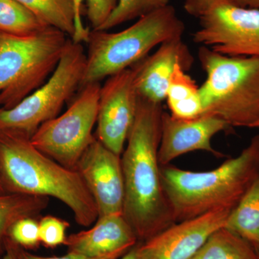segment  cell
Listing matches in <instances>:
<instances>
[{
	"mask_svg": "<svg viewBox=\"0 0 259 259\" xmlns=\"http://www.w3.org/2000/svg\"><path fill=\"white\" fill-rule=\"evenodd\" d=\"M185 8L199 20L195 44L231 57H259V9L227 0H185Z\"/></svg>",
	"mask_w": 259,
	"mask_h": 259,
	"instance_id": "ba28073f",
	"label": "cell"
},
{
	"mask_svg": "<svg viewBox=\"0 0 259 259\" xmlns=\"http://www.w3.org/2000/svg\"><path fill=\"white\" fill-rule=\"evenodd\" d=\"M162 104L140 98L137 115L121 155L125 185L123 216L139 243L175 224L162 187L158 153Z\"/></svg>",
	"mask_w": 259,
	"mask_h": 259,
	"instance_id": "6da1fadb",
	"label": "cell"
},
{
	"mask_svg": "<svg viewBox=\"0 0 259 259\" xmlns=\"http://www.w3.org/2000/svg\"><path fill=\"white\" fill-rule=\"evenodd\" d=\"M162 187L175 223L218 210L231 212L259 179V135L237 157L210 171L161 166Z\"/></svg>",
	"mask_w": 259,
	"mask_h": 259,
	"instance_id": "3957f363",
	"label": "cell"
},
{
	"mask_svg": "<svg viewBox=\"0 0 259 259\" xmlns=\"http://www.w3.org/2000/svg\"><path fill=\"white\" fill-rule=\"evenodd\" d=\"M74 1L75 15V31L71 40L77 44L88 42L90 37V29L85 28L81 20V5L87 2L88 5V18L91 24L93 30H98L101 28L112 12L117 7L119 0H73Z\"/></svg>",
	"mask_w": 259,
	"mask_h": 259,
	"instance_id": "7402d4cb",
	"label": "cell"
},
{
	"mask_svg": "<svg viewBox=\"0 0 259 259\" xmlns=\"http://www.w3.org/2000/svg\"><path fill=\"white\" fill-rule=\"evenodd\" d=\"M230 211L218 210L176 223L138 243L140 259H191L214 231L226 224Z\"/></svg>",
	"mask_w": 259,
	"mask_h": 259,
	"instance_id": "7c38bea8",
	"label": "cell"
},
{
	"mask_svg": "<svg viewBox=\"0 0 259 259\" xmlns=\"http://www.w3.org/2000/svg\"><path fill=\"white\" fill-rule=\"evenodd\" d=\"M198 57L207 76L199 87L202 116L259 129V57H231L204 47Z\"/></svg>",
	"mask_w": 259,
	"mask_h": 259,
	"instance_id": "277c9868",
	"label": "cell"
},
{
	"mask_svg": "<svg viewBox=\"0 0 259 259\" xmlns=\"http://www.w3.org/2000/svg\"><path fill=\"white\" fill-rule=\"evenodd\" d=\"M100 89V82L81 88L62 115L44 122L32 135V145L63 166L75 169L95 139L93 129L97 120Z\"/></svg>",
	"mask_w": 259,
	"mask_h": 259,
	"instance_id": "9c48e42d",
	"label": "cell"
},
{
	"mask_svg": "<svg viewBox=\"0 0 259 259\" xmlns=\"http://www.w3.org/2000/svg\"><path fill=\"white\" fill-rule=\"evenodd\" d=\"M93 196L99 217L123 214L125 185L121 156L95 138L80 158L76 168Z\"/></svg>",
	"mask_w": 259,
	"mask_h": 259,
	"instance_id": "8fae6325",
	"label": "cell"
},
{
	"mask_svg": "<svg viewBox=\"0 0 259 259\" xmlns=\"http://www.w3.org/2000/svg\"><path fill=\"white\" fill-rule=\"evenodd\" d=\"M49 198L28 194H0V255L5 252V240L10 228L22 218H36L47 208Z\"/></svg>",
	"mask_w": 259,
	"mask_h": 259,
	"instance_id": "e0dca14e",
	"label": "cell"
},
{
	"mask_svg": "<svg viewBox=\"0 0 259 259\" xmlns=\"http://www.w3.org/2000/svg\"><path fill=\"white\" fill-rule=\"evenodd\" d=\"M7 193L5 192L4 185H3V181H2L1 175H0V194Z\"/></svg>",
	"mask_w": 259,
	"mask_h": 259,
	"instance_id": "f546056e",
	"label": "cell"
},
{
	"mask_svg": "<svg viewBox=\"0 0 259 259\" xmlns=\"http://www.w3.org/2000/svg\"><path fill=\"white\" fill-rule=\"evenodd\" d=\"M49 28L17 0H0V31L11 35H33Z\"/></svg>",
	"mask_w": 259,
	"mask_h": 259,
	"instance_id": "44dd1931",
	"label": "cell"
},
{
	"mask_svg": "<svg viewBox=\"0 0 259 259\" xmlns=\"http://www.w3.org/2000/svg\"><path fill=\"white\" fill-rule=\"evenodd\" d=\"M171 115L184 120L197 118L202 115L199 87L180 65L174 70L166 93Z\"/></svg>",
	"mask_w": 259,
	"mask_h": 259,
	"instance_id": "2e32d148",
	"label": "cell"
},
{
	"mask_svg": "<svg viewBox=\"0 0 259 259\" xmlns=\"http://www.w3.org/2000/svg\"><path fill=\"white\" fill-rule=\"evenodd\" d=\"M139 102L132 66L107 78L100 89L97 139L119 156L134 125Z\"/></svg>",
	"mask_w": 259,
	"mask_h": 259,
	"instance_id": "30bf717a",
	"label": "cell"
},
{
	"mask_svg": "<svg viewBox=\"0 0 259 259\" xmlns=\"http://www.w3.org/2000/svg\"><path fill=\"white\" fill-rule=\"evenodd\" d=\"M8 237L25 249L35 248L40 243L39 222L35 218H22L11 226Z\"/></svg>",
	"mask_w": 259,
	"mask_h": 259,
	"instance_id": "cb8c5ba5",
	"label": "cell"
},
{
	"mask_svg": "<svg viewBox=\"0 0 259 259\" xmlns=\"http://www.w3.org/2000/svg\"><path fill=\"white\" fill-rule=\"evenodd\" d=\"M191 259H259L249 242L223 227L209 237Z\"/></svg>",
	"mask_w": 259,
	"mask_h": 259,
	"instance_id": "ac0fdd59",
	"label": "cell"
},
{
	"mask_svg": "<svg viewBox=\"0 0 259 259\" xmlns=\"http://www.w3.org/2000/svg\"><path fill=\"white\" fill-rule=\"evenodd\" d=\"M0 175L7 193L59 199L83 227L98 219L96 204L79 172L39 151L26 135L0 131Z\"/></svg>",
	"mask_w": 259,
	"mask_h": 259,
	"instance_id": "7a4b0ae2",
	"label": "cell"
},
{
	"mask_svg": "<svg viewBox=\"0 0 259 259\" xmlns=\"http://www.w3.org/2000/svg\"><path fill=\"white\" fill-rule=\"evenodd\" d=\"M221 119L213 116H201L184 120L163 112L161 119V141L158 158L160 166H166L186 153L204 151L217 157H224L211 144L215 135L231 129Z\"/></svg>",
	"mask_w": 259,
	"mask_h": 259,
	"instance_id": "4fadbf2b",
	"label": "cell"
},
{
	"mask_svg": "<svg viewBox=\"0 0 259 259\" xmlns=\"http://www.w3.org/2000/svg\"><path fill=\"white\" fill-rule=\"evenodd\" d=\"M257 252H258V256H259V249H257Z\"/></svg>",
	"mask_w": 259,
	"mask_h": 259,
	"instance_id": "4dcf8cb0",
	"label": "cell"
},
{
	"mask_svg": "<svg viewBox=\"0 0 259 259\" xmlns=\"http://www.w3.org/2000/svg\"><path fill=\"white\" fill-rule=\"evenodd\" d=\"M67 41L66 34L50 27L25 36L0 31V108H13L41 86Z\"/></svg>",
	"mask_w": 259,
	"mask_h": 259,
	"instance_id": "8992f818",
	"label": "cell"
},
{
	"mask_svg": "<svg viewBox=\"0 0 259 259\" xmlns=\"http://www.w3.org/2000/svg\"><path fill=\"white\" fill-rule=\"evenodd\" d=\"M5 249L10 250L15 259H120L121 256L117 255H107V256L100 257V258H90L84 255L76 254V253L68 252L63 256L44 257L32 254L28 250L20 246L14 242L11 241L8 237L5 240Z\"/></svg>",
	"mask_w": 259,
	"mask_h": 259,
	"instance_id": "484cf974",
	"label": "cell"
},
{
	"mask_svg": "<svg viewBox=\"0 0 259 259\" xmlns=\"http://www.w3.org/2000/svg\"><path fill=\"white\" fill-rule=\"evenodd\" d=\"M86 62L82 44L68 39L60 61L47 81L16 106L0 108V131H16L31 138L42 123L59 115L64 104L80 90Z\"/></svg>",
	"mask_w": 259,
	"mask_h": 259,
	"instance_id": "52a82bcc",
	"label": "cell"
},
{
	"mask_svg": "<svg viewBox=\"0 0 259 259\" xmlns=\"http://www.w3.org/2000/svg\"><path fill=\"white\" fill-rule=\"evenodd\" d=\"M194 62V56L182 37L163 42L156 52L132 66L140 98L162 104L166 100L167 88L175 66L180 65L188 71Z\"/></svg>",
	"mask_w": 259,
	"mask_h": 259,
	"instance_id": "5bb4252c",
	"label": "cell"
},
{
	"mask_svg": "<svg viewBox=\"0 0 259 259\" xmlns=\"http://www.w3.org/2000/svg\"><path fill=\"white\" fill-rule=\"evenodd\" d=\"M28 8L44 25L73 37L75 10L73 0H17Z\"/></svg>",
	"mask_w": 259,
	"mask_h": 259,
	"instance_id": "ffe728a7",
	"label": "cell"
},
{
	"mask_svg": "<svg viewBox=\"0 0 259 259\" xmlns=\"http://www.w3.org/2000/svg\"><path fill=\"white\" fill-rule=\"evenodd\" d=\"M224 227L259 249V179L230 213Z\"/></svg>",
	"mask_w": 259,
	"mask_h": 259,
	"instance_id": "d6986e66",
	"label": "cell"
},
{
	"mask_svg": "<svg viewBox=\"0 0 259 259\" xmlns=\"http://www.w3.org/2000/svg\"><path fill=\"white\" fill-rule=\"evenodd\" d=\"M227 1L243 8L259 9V0H227Z\"/></svg>",
	"mask_w": 259,
	"mask_h": 259,
	"instance_id": "4316f807",
	"label": "cell"
},
{
	"mask_svg": "<svg viewBox=\"0 0 259 259\" xmlns=\"http://www.w3.org/2000/svg\"><path fill=\"white\" fill-rule=\"evenodd\" d=\"M139 243L134 230L123 214H110L98 218L88 231L70 235L64 245L68 252L90 258L107 255L123 256Z\"/></svg>",
	"mask_w": 259,
	"mask_h": 259,
	"instance_id": "9a60e30c",
	"label": "cell"
},
{
	"mask_svg": "<svg viewBox=\"0 0 259 259\" xmlns=\"http://www.w3.org/2000/svg\"><path fill=\"white\" fill-rule=\"evenodd\" d=\"M185 31V23L170 5L141 17L121 31L92 30L81 88L128 69L155 47L182 37Z\"/></svg>",
	"mask_w": 259,
	"mask_h": 259,
	"instance_id": "5b68a950",
	"label": "cell"
},
{
	"mask_svg": "<svg viewBox=\"0 0 259 259\" xmlns=\"http://www.w3.org/2000/svg\"><path fill=\"white\" fill-rule=\"evenodd\" d=\"M169 1L170 0H119L117 7L111 15L98 30L107 31L130 20L141 18L144 15L168 6L169 5Z\"/></svg>",
	"mask_w": 259,
	"mask_h": 259,
	"instance_id": "603a6c76",
	"label": "cell"
},
{
	"mask_svg": "<svg viewBox=\"0 0 259 259\" xmlns=\"http://www.w3.org/2000/svg\"><path fill=\"white\" fill-rule=\"evenodd\" d=\"M2 259H15V258L10 250L5 249V255Z\"/></svg>",
	"mask_w": 259,
	"mask_h": 259,
	"instance_id": "f1b7e54d",
	"label": "cell"
},
{
	"mask_svg": "<svg viewBox=\"0 0 259 259\" xmlns=\"http://www.w3.org/2000/svg\"><path fill=\"white\" fill-rule=\"evenodd\" d=\"M138 243L120 259H140L139 252H138Z\"/></svg>",
	"mask_w": 259,
	"mask_h": 259,
	"instance_id": "83f0119b",
	"label": "cell"
},
{
	"mask_svg": "<svg viewBox=\"0 0 259 259\" xmlns=\"http://www.w3.org/2000/svg\"><path fill=\"white\" fill-rule=\"evenodd\" d=\"M69 223L53 215L42 217L39 221L40 241L48 248H56L64 244L66 241V230Z\"/></svg>",
	"mask_w": 259,
	"mask_h": 259,
	"instance_id": "d4e9b609",
	"label": "cell"
}]
</instances>
